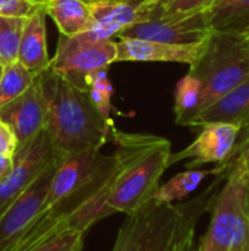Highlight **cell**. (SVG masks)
<instances>
[{
	"mask_svg": "<svg viewBox=\"0 0 249 251\" xmlns=\"http://www.w3.org/2000/svg\"><path fill=\"white\" fill-rule=\"evenodd\" d=\"M116 144V169L104 190V207L110 215L131 213L153 199L169 168L172 144L153 134L112 132Z\"/></svg>",
	"mask_w": 249,
	"mask_h": 251,
	"instance_id": "obj_1",
	"label": "cell"
},
{
	"mask_svg": "<svg viewBox=\"0 0 249 251\" xmlns=\"http://www.w3.org/2000/svg\"><path fill=\"white\" fill-rule=\"evenodd\" d=\"M47 96L45 131L56 156L100 151L116 128L92 103L88 93L50 68L41 74Z\"/></svg>",
	"mask_w": 249,
	"mask_h": 251,
	"instance_id": "obj_2",
	"label": "cell"
},
{
	"mask_svg": "<svg viewBox=\"0 0 249 251\" xmlns=\"http://www.w3.org/2000/svg\"><path fill=\"white\" fill-rule=\"evenodd\" d=\"M211 199L201 204L197 200L179 206L148 200L126 215L112 251H173L186 228L208 209Z\"/></svg>",
	"mask_w": 249,
	"mask_h": 251,
	"instance_id": "obj_3",
	"label": "cell"
},
{
	"mask_svg": "<svg viewBox=\"0 0 249 251\" xmlns=\"http://www.w3.org/2000/svg\"><path fill=\"white\" fill-rule=\"evenodd\" d=\"M201 82L200 104L188 126L197 118L249 76V43L247 37L211 31L203 43L198 59L189 72Z\"/></svg>",
	"mask_w": 249,
	"mask_h": 251,
	"instance_id": "obj_4",
	"label": "cell"
},
{
	"mask_svg": "<svg viewBox=\"0 0 249 251\" xmlns=\"http://www.w3.org/2000/svg\"><path fill=\"white\" fill-rule=\"evenodd\" d=\"M114 169V156H106L100 151L57 157L44 209L73 215L92 197L104 191Z\"/></svg>",
	"mask_w": 249,
	"mask_h": 251,
	"instance_id": "obj_5",
	"label": "cell"
},
{
	"mask_svg": "<svg viewBox=\"0 0 249 251\" xmlns=\"http://www.w3.org/2000/svg\"><path fill=\"white\" fill-rule=\"evenodd\" d=\"M223 188L210 201L211 219L197 251H249V181L229 163Z\"/></svg>",
	"mask_w": 249,
	"mask_h": 251,
	"instance_id": "obj_6",
	"label": "cell"
},
{
	"mask_svg": "<svg viewBox=\"0 0 249 251\" xmlns=\"http://www.w3.org/2000/svg\"><path fill=\"white\" fill-rule=\"evenodd\" d=\"M114 62L116 41L112 38L90 40L82 34L75 37L60 35L56 53L50 60V69L84 90V79L88 74L109 69Z\"/></svg>",
	"mask_w": 249,
	"mask_h": 251,
	"instance_id": "obj_7",
	"label": "cell"
},
{
	"mask_svg": "<svg viewBox=\"0 0 249 251\" xmlns=\"http://www.w3.org/2000/svg\"><path fill=\"white\" fill-rule=\"evenodd\" d=\"M56 159V151L45 129L18 147L9 172L0 179V212L50 168Z\"/></svg>",
	"mask_w": 249,
	"mask_h": 251,
	"instance_id": "obj_8",
	"label": "cell"
},
{
	"mask_svg": "<svg viewBox=\"0 0 249 251\" xmlns=\"http://www.w3.org/2000/svg\"><path fill=\"white\" fill-rule=\"evenodd\" d=\"M213 29L207 12L183 18H147L138 21L119 32V38H141L167 44H198Z\"/></svg>",
	"mask_w": 249,
	"mask_h": 251,
	"instance_id": "obj_9",
	"label": "cell"
},
{
	"mask_svg": "<svg viewBox=\"0 0 249 251\" xmlns=\"http://www.w3.org/2000/svg\"><path fill=\"white\" fill-rule=\"evenodd\" d=\"M201 132L188 147L178 153H170L169 168L178 162L189 159L186 169H197L201 165L217 163V176L223 174V168L230 157L236 144L239 128L226 122H210L201 125Z\"/></svg>",
	"mask_w": 249,
	"mask_h": 251,
	"instance_id": "obj_10",
	"label": "cell"
},
{
	"mask_svg": "<svg viewBox=\"0 0 249 251\" xmlns=\"http://www.w3.org/2000/svg\"><path fill=\"white\" fill-rule=\"evenodd\" d=\"M47 109V96L41 74H38L25 93L0 107V119L13 129L21 147L45 128Z\"/></svg>",
	"mask_w": 249,
	"mask_h": 251,
	"instance_id": "obj_11",
	"label": "cell"
},
{
	"mask_svg": "<svg viewBox=\"0 0 249 251\" xmlns=\"http://www.w3.org/2000/svg\"><path fill=\"white\" fill-rule=\"evenodd\" d=\"M56 162L0 212V249L18 237L44 210Z\"/></svg>",
	"mask_w": 249,
	"mask_h": 251,
	"instance_id": "obj_12",
	"label": "cell"
},
{
	"mask_svg": "<svg viewBox=\"0 0 249 251\" xmlns=\"http://www.w3.org/2000/svg\"><path fill=\"white\" fill-rule=\"evenodd\" d=\"M91 13V28L82 32L90 40H110L126 26L145 19L142 0H85Z\"/></svg>",
	"mask_w": 249,
	"mask_h": 251,
	"instance_id": "obj_13",
	"label": "cell"
},
{
	"mask_svg": "<svg viewBox=\"0 0 249 251\" xmlns=\"http://www.w3.org/2000/svg\"><path fill=\"white\" fill-rule=\"evenodd\" d=\"M203 43L167 44L141 38H119L116 43V62H166L191 66L198 59Z\"/></svg>",
	"mask_w": 249,
	"mask_h": 251,
	"instance_id": "obj_14",
	"label": "cell"
},
{
	"mask_svg": "<svg viewBox=\"0 0 249 251\" xmlns=\"http://www.w3.org/2000/svg\"><path fill=\"white\" fill-rule=\"evenodd\" d=\"M45 16V10L41 7L25 19L18 49L16 60L35 75L47 71L51 60L47 51Z\"/></svg>",
	"mask_w": 249,
	"mask_h": 251,
	"instance_id": "obj_15",
	"label": "cell"
},
{
	"mask_svg": "<svg viewBox=\"0 0 249 251\" xmlns=\"http://www.w3.org/2000/svg\"><path fill=\"white\" fill-rule=\"evenodd\" d=\"M210 122H226L233 124L239 128V132H245L249 129V76L244 79L238 87H235L230 93L204 110L197 121L194 122V128H200L201 125Z\"/></svg>",
	"mask_w": 249,
	"mask_h": 251,
	"instance_id": "obj_16",
	"label": "cell"
},
{
	"mask_svg": "<svg viewBox=\"0 0 249 251\" xmlns=\"http://www.w3.org/2000/svg\"><path fill=\"white\" fill-rule=\"evenodd\" d=\"M44 10L56 24L60 35L75 37L91 28V13L85 0H48Z\"/></svg>",
	"mask_w": 249,
	"mask_h": 251,
	"instance_id": "obj_17",
	"label": "cell"
},
{
	"mask_svg": "<svg viewBox=\"0 0 249 251\" xmlns=\"http://www.w3.org/2000/svg\"><path fill=\"white\" fill-rule=\"evenodd\" d=\"M213 31L247 37L249 34V0H217L207 12Z\"/></svg>",
	"mask_w": 249,
	"mask_h": 251,
	"instance_id": "obj_18",
	"label": "cell"
},
{
	"mask_svg": "<svg viewBox=\"0 0 249 251\" xmlns=\"http://www.w3.org/2000/svg\"><path fill=\"white\" fill-rule=\"evenodd\" d=\"M208 175L217 176L216 168L210 169V171H200V169L183 171V172L175 175L166 184L158 185V188L153 194V199L157 201H161V203L173 204L175 201L182 200V199L188 197L191 193H194Z\"/></svg>",
	"mask_w": 249,
	"mask_h": 251,
	"instance_id": "obj_19",
	"label": "cell"
},
{
	"mask_svg": "<svg viewBox=\"0 0 249 251\" xmlns=\"http://www.w3.org/2000/svg\"><path fill=\"white\" fill-rule=\"evenodd\" d=\"M201 99V82L192 76L191 74H186L176 85L175 91V118L178 125L188 126Z\"/></svg>",
	"mask_w": 249,
	"mask_h": 251,
	"instance_id": "obj_20",
	"label": "cell"
},
{
	"mask_svg": "<svg viewBox=\"0 0 249 251\" xmlns=\"http://www.w3.org/2000/svg\"><path fill=\"white\" fill-rule=\"evenodd\" d=\"M37 75L22 66L18 60L4 65L0 75V107L25 93Z\"/></svg>",
	"mask_w": 249,
	"mask_h": 251,
	"instance_id": "obj_21",
	"label": "cell"
},
{
	"mask_svg": "<svg viewBox=\"0 0 249 251\" xmlns=\"http://www.w3.org/2000/svg\"><path fill=\"white\" fill-rule=\"evenodd\" d=\"M26 18L0 16V65L16 62L22 28Z\"/></svg>",
	"mask_w": 249,
	"mask_h": 251,
	"instance_id": "obj_22",
	"label": "cell"
},
{
	"mask_svg": "<svg viewBox=\"0 0 249 251\" xmlns=\"http://www.w3.org/2000/svg\"><path fill=\"white\" fill-rule=\"evenodd\" d=\"M84 90L88 93L90 99L95 104V107L110 119L112 112V82L109 79L107 69H101L92 74H88L84 79Z\"/></svg>",
	"mask_w": 249,
	"mask_h": 251,
	"instance_id": "obj_23",
	"label": "cell"
},
{
	"mask_svg": "<svg viewBox=\"0 0 249 251\" xmlns=\"http://www.w3.org/2000/svg\"><path fill=\"white\" fill-rule=\"evenodd\" d=\"M217 0H173L164 9L150 13L147 18H183L194 13L208 12Z\"/></svg>",
	"mask_w": 249,
	"mask_h": 251,
	"instance_id": "obj_24",
	"label": "cell"
},
{
	"mask_svg": "<svg viewBox=\"0 0 249 251\" xmlns=\"http://www.w3.org/2000/svg\"><path fill=\"white\" fill-rule=\"evenodd\" d=\"M84 234L78 229H66L32 251H81L84 247Z\"/></svg>",
	"mask_w": 249,
	"mask_h": 251,
	"instance_id": "obj_25",
	"label": "cell"
},
{
	"mask_svg": "<svg viewBox=\"0 0 249 251\" xmlns=\"http://www.w3.org/2000/svg\"><path fill=\"white\" fill-rule=\"evenodd\" d=\"M229 163L236 165L244 172V175L248 178L249 181V129L245 131V132H239L236 144H235V147H233V150L230 153L229 160L226 162V165L223 168V172H225V169H226V166Z\"/></svg>",
	"mask_w": 249,
	"mask_h": 251,
	"instance_id": "obj_26",
	"label": "cell"
},
{
	"mask_svg": "<svg viewBox=\"0 0 249 251\" xmlns=\"http://www.w3.org/2000/svg\"><path fill=\"white\" fill-rule=\"evenodd\" d=\"M41 7L31 0H0V16L28 18Z\"/></svg>",
	"mask_w": 249,
	"mask_h": 251,
	"instance_id": "obj_27",
	"label": "cell"
},
{
	"mask_svg": "<svg viewBox=\"0 0 249 251\" xmlns=\"http://www.w3.org/2000/svg\"><path fill=\"white\" fill-rule=\"evenodd\" d=\"M19 144H18V138L13 132V129L0 119V153L12 156L16 153Z\"/></svg>",
	"mask_w": 249,
	"mask_h": 251,
	"instance_id": "obj_28",
	"label": "cell"
},
{
	"mask_svg": "<svg viewBox=\"0 0 249 251\" xmlns=\"http://www.w3.org/2000/svg\"><path fill=\"white\" fill-rule=\"evenodd\" d=\"M195 225L192 224L186 228V231L182 234L181 240L178 241L176 247L173 251H192V244H194V234H195Z\"/></svg>",
	"mask_w": 249,
	"mask_h": 251,
	"instance_id": "obj_29",
	"label": "cell"
},
{
	"mask_svg": "<svg viewBox=\"0 0 249 251\" xmlns=\"http://www.w3.org/2000/svg\"><path fill=\"white\" fill-rule=\"evenodd\" d=\"M12 160H13L12 156H7V154L0 153V179L9 172V169L12 166Z\"/></svg>",
	"mask_w": 249,
	"mask_h": 251,
	"instance_id": "obj_30",
	"label": "cell"
},
{
	"mask_svg": "<svg viewBox=\"0 0 249 251\" xmlns=\"http://www.w3.org/2000/svg\"><path fill=\"white\" fill-rule=\"evenodd\" d=\"M160 3V0H142V4H141V10L142 13L145 15V19L148 16V13Z\"/></svg>",
	"mask_w": 249,
	"mask_h": 251,
	"instance_id": "obj_31",
	"label": "cell"
},
{
	"mask_svg": "<svg viewBox=\"0 0 249 251\" xmlns=\"http://www.w3.org/2000/svg\"><path fill=\"white\" fill-rule=\"evenodd\" d=\"M172 1H173V0H160V3H158V4H157V6H156L150 13H154V12H158V10L164 9V7H166L167 4H170ZM150 13H148V15H150Z\"/></svg>",
	"mask_w": 249,
	"mask_h": 251,
	"instance_id": "obj_32",
	"label": "cell"
},
{
	"mask_svg": "<svg viewBox=\"0 0 249 251\" xmlns=\"http://www.w3.org/2000/svg\"><path fill=\"white\" fill-rule=\"evenodd\" d=\"M31 1H34L35 4H38V6H43V7H44V6H45V3H47L48 0H31Z\"/></svg>",
	"mask_w": 249,
	"mask_h": 251,
	"instance_id": "obj_33",
	"label": "cell"
},
{
	"mask_svg": "<svg viewBox=\"0 0 249 251\" xmlns=\"http://www.w3.org/2000/svg\"><path fill=\"white\" fill-rule=\"evenodd\" d=\"M1 69H3V66L0 65V75H1Z\"/></svg>",
	"mask_w": 249,
	"mask_h": 251,
	"instance_id": "obj_34",
	"label": "cell"
},
{
	"mask_svg": "<svg viewBox=\"0 0 249 251\" xmlns=\"http://www.w3.org/2000/svg\"><path fill=\"white\" fill-rule=\"evenodd\" d=\"M247 40H248V43H249V34H248V35H247Z\"/></svg>",
	"mask_w": 249,
	"mask_h": 251,
	"instance_id": "obj_35",
	"label": "cell"
}]
</instances>
